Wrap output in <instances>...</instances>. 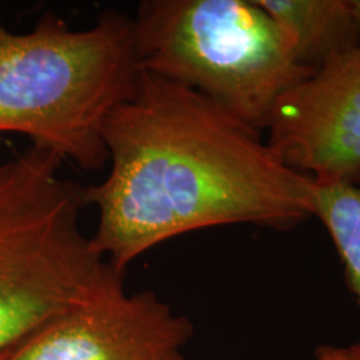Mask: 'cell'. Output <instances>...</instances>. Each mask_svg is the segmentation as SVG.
<instances>
[{
  "mask_svg": "<svg viewBox=\"0 0 360 360\" xmlns=\"http://www.w3.org/2000/svg\"><path fill=\"white\" fill-rule=\"evenodd\" d=\"M262 132L199 92L142 72L105 120L107 176L80 186L84 207L98 210L94 248L124 274L183 233L226 224L287 231L314 217L315 181Z\"/></svg>",
  "mask_w": 360,
  "mask_h": 360,
  "instance_id": "cell-1",
  "label": "cell"
},
{
  "mask_svg": "<svg viewBox=\"0 0 360 360\" xmlns=\"http://www.w3.org/2000/svg\"><path fill=\"white\" fill-rule=\"evenodd\" d=\"M141 75L132 18L123 13L107 11L80 31L44 13L25 34L0 19V132L98 171L108 165L105 120Z\"/></svg>",
  "mask_w": 360,
  "mask_h": 360,
  "instance_id": "cell-2",
  "label": "cell"
},
{
  "mask_svg": "<svg viewBox=\"0 0 360 360\" xmlns=\"http://www.w3.org/2000/svg\"><path fill=\"white\" fill-rule=\"evenodd\" d=\"M62 163L35 147L0 163V351L124 275L82 231L80 186Z\"/></svg>",
  "mask_w": 360,
  "mask_h": 360,
  "instance_id": "cell-3",
  "label": "cell"
},
{
  "mask_svg": "<svg viewBox=\"0 0 360 360\" xmlns=\"http://www.w3.org/2000/svg\"><path fill=\"white\" fill-rule=\"evenodd\" d=\"M132 28L142 72L196 91L260 131L284 92L315 71L296 62L255 0H144Z\"/></svg>",
  "mask_w": 360,
  "mask_h": 360,
  "instance_id": "cell-4",
  "label": "cell"
},
{
  "mask_svg": "<svg viewBox=\"0 0 360 360\" xmlns=\"http://www.w3.org/2000/svg\"><path fill=\"white\" fill-rule=\"evenodd\" d=\"M193 333L153 291L129 292L123 276L15 346L7 360H172Z\"/></svg>",
  "mask_w": 360,
  "mask_h": 360,
  "instance_id": "cell-5",
  "label": "cell"
},
{
  "mask_svg": "<svg viewBox=\"0 0 360 360\" xmlns=\"http://www.w3.org/2000/svg\"><path fill=\"white\" fill-rule=\"evenodd\" d=\"M266 141L316 184L360 174V44L316 68L276 102Z\"/></svg>",
  "mask_w": 360,
  "mask_h": 360,
  "instance_id": "cell-6",
  "label": "cell"
},
{
  "mask_svg": "<svg viewBox=\"0 0 360 360\" xmlns=\"http://www.w3.org/2000/svg\"><path fill=\"white\" fill-rule=\"evenodd\" d=\"M282 32L296 62L316 70L360 44L351 0H255Z\"/></svg>",
  "mask_w": 360,
  "mask_h": 360,
  "instance_id": "cell-7",
  "label": "cell"
},
{
  "mask_svg": "<svg viewBox=\"0 0 360 360\" xmlns=\"http://www.w3.org/2000/svg\"><path fill=\"white\" fill-rule=\"evenodd\" d=\"M315 186L314 217L331 236L360 309V184L338 181Z\"/></svg>",
  "mask_w": 360,
  "mask_h": 360,
  "instance_id": "cell-8",
  "label": "cell"
},
{
  "mask_svg": "<svg viewBox=\"0 0 360 360\" xmlns=\"http://www.w3.org/2000/svg\"><path fill=\"white\" fill-rule=\"evenodd\" d=\"M315 355L318 360H360V342L351 346H319Z\"/></svg>",
  "mask_w": 360,
  "mask_h": 360,
  "instance_id": "cell-9",
  "label": "cell"
},
{
  "mask_svg": "<svg viewBox=\"0 0 360 360\" xmlns=\"http://www.w3.org/2000/svg\"><path fill=\"white\" fill-rule=\"evenodd\" d=\"M351 7H352L354 16H355V20H356V25H358L360 32V0H351Z\"/></svg>",
  "mask_w": 360,
  "mask_h": 360,
  "instance_id": "cell-10",
  "label": "cell"
},
{
  "mask_svg": "<svg viewBox=\"0 0 360 360\" xmlns=\"http://www.w3.org/2000/svg\"><path fill=\"white\" fill-rule=\"evenodd\" d=\"M13 348H8V349H3V351H0V360H7V358H8V356H10V354H11V351H13Z\"/></svg>",
  "mask_w": 360,
  "mask_h": 360,
  "instance_id": "cell-11",
  "label": "cell"
},
{
  "mask_svg": "<svg viewBox=\"0 0 360 360\" xmlns=\"http://www.w3.org/2000/svg\"><path fill=\"white\" fill-rule=\"evenodd\" d=\"M172 360H188L187 359V358H186V356H184V354H183V352H181V354H179V355H178V356H175V358H174V359Z\"/></svg>",
  "mask_w": 360,
  "mask_h": 360,
  "instance_id": "cell-12",
  "label": "cell"
}]
</instances>
